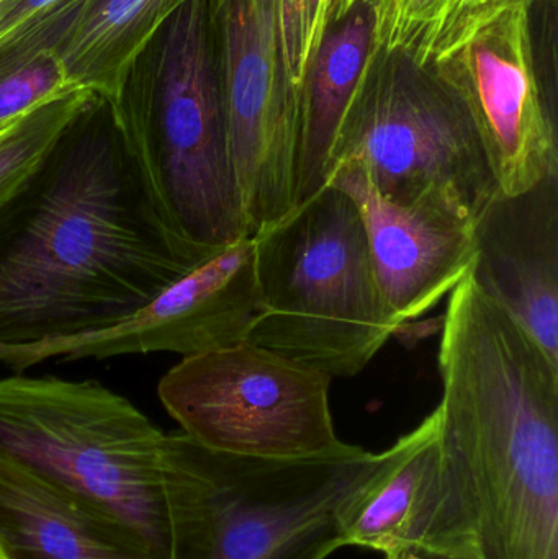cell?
Here are the masks:
<instances>
[{
  "label": "cell",
  "mask_w": 558,
  "mask_h": 559,
  "mask_svg": "<svg viewBox=\"0 0 558 559\" xmlns=\"http://www.w3.org/2000/svg\"><path fill=\"white\" fill-rule=\"evenodd\" d=\"M380 2H383V0H380Z\"/></svg>",
  "instance_id": "27"
},
{
  "label": "cell",
  "mask_w": 558,
  "mask_h": 559,
  "mask_svg": "<svg viewBox=\"0 0 558 559\" xmlns=\"http://www.w3.org/2000/svg\"><path fill=\"white\" fill-rule=\"evenodd\" d=\"M92 97L97 95L69 88L20 115L0 130V205L38 166Z\"/></svg>",
  "instance_id": "18"
},
{
  "label": "cell",
  "mask_w": 558,
  "mask_h": 559,
  "mask_svg": "<svg viewBox=\"0 0 558 559\" xmlns=\"http://www.w3.org/2000/svg\"><path fill=\"white\" fill-rule=\"evenodd\" d=\"M383 559H465L446 557V555L431 554V551L405 550L399 554L385 555Z\"/></svg>",
  "instance_id": "24"
},
{
  "label": "cell",
  "mask_w": 558,
  "mask_h": 559,
  "mask_svg": "<svg viewBox=\"0 0 558 559\" xmlns=\"http://www.w3.org/2000/svg\"><path fill=\"white\" fill-rule=\"evenodd\" d=\"M12 121H13V120H12ZM9 123H10V121H9ZM9 123L0 124V130H2V128H3V127H7V124H9Z\"/></svg>",
  "instance_id": "25"
},
{
  "label": "cell",
  "mask_w": 558,
  "mask_h": 559,
  "mask_svg": "<svg viewBox=\"0 0 558 559\" xmlns=\"http://www.w3.org/2000/svg\"><path fill=\"white\" fill-rule=\"evenodd\" d=\"M454 2L383 0L380 2L379 45L389 49H412L415 55H422L444 25Z\"/></svg>",
  "instance_id": "20"
},
{
  "label": "cell",
  "mask_w": 558,
  "mask_h": 559,
  "mask_svg": "<svg viewBox=\"0 0 558 559\" xmlns=\"http://www.w3.org/2000/svg\"><path fill=\"white\" fill-rule=\"evenodd\" d=\"M0 559H3V558H2V555H0Z\"/></svg>",
  "instance_id": "26"
},
{
  "label": "cell",
  "mask_w": 558,
  "mask_h": 559,
  "mask_svg": "<svg viewBox=\"0 0 558 559\" xmlns=\"http://www.w3.org/2000/svg\"><path fill=\"white\" fill-rule=\"evenodd\" d=\"M88 0H0V79L59 43Z\"/></svg>",
  "instance_id": "19"
},
{
  "label": "cell",
  "mask_w": 558,
  "mask_h": 559,
  "mask_svg": "<svg viewBox=\"0 0 558 559\" xmlns=\"http://www.w3.org/2000/svg\"><path fill=\"white\" fill-rule=\"evenodd\" d=\"M504 2H507V0H504Z\"/></svg>",
  "instance_id": "28"
},
{
  "label": "cell",
  "mask_w": 558,
  "mask_h": 559,
  "mask_svg": "<svg viewBox=\"0 0 558 559\" xmlns=\"http://www.w3.org/2000/svg\"><path fill=\"white\" fill-rule=\"evenodd\" d=\"M216 252L174 231L92 97L0 205V347L110 328Z\"/></svg>",
  "instance_id": "1"
},
{
  "label": "cell",
  "mask_w": 558,
  "mask_h": 559,
  "mask_svg": "<svg viewBox=\"0 0 558 559\" xmlns=\"http://www.w3.org/2000/svg\"><path fill=\"white\" fill-rule=\"evenodd\" d=\"M356 0H324L323 28L330 23L336 22L341 16L346 15L347 10L353 7Z\"/></svg>",
  "instance_id": "23"
},
{
  "label": "cell",
  "mask_w": 558,
  "mask_h": 559,
  "mask_svg": "<svg viewBox=\"0 0 558 559\" xmlns=\"http://www.w3.org/2000/svg\"><path fill=\"white\" fill-rule=\"evenodd\" d=\"M72 87L55 52H45L0 79V124Z\"/></svg>",
  "instance_id": "21"
},
{
  "label": "cell",
  "mask_w": 558,
  "mask_h": 559,
  "mask_svg": "<svg viewBox=\"0 0 558 559\" xmlns=\"http://www.w3.org/2000/svg\"><path fill=\"white\" fill-rule=\"evenodd\" d=\"M174 436L94 380L0 378V462L174 559Z\"/></svg>",
  "instance_id": "4"
},
{
  "label": "cell",
  "mask_w": 558,
  "mask_h": 559,
  "mask_svg": "<svg viewBox=\"0 0 558 559\" xmlns=\"http://www.w3.org/2000/svg\"><path fill=\"white\" fill-rule=\"evenodd\" d=\"M166 222L210 251L248 238L229 154L210 0H189L144 46L110 102Z\"/></svg>",
  "instance_id": "3"
},
{
  "label": "cell",
  "mask_w": 558,
  "mask_h": 559,
  "mask_svg": "<svg viewBox=\"0 0 558 559\" xmlns=\"http://www.w3.org/2000/svg\"><path fill=\"white\" fill-rule=\"evenodd\" d=\"M336 170L357 174L399 205L446 197L475 223L501 190L454 79L412 49L380 45L331 150L328 177Z\"/></svg>",
  "instance_id": "7"
},
{
  "label": "cell",
  "mask_w": 558,
  "mask_h": 559,
  "mask_svg": "<svg viewBox=\"0 0 558 559\" xmlns=\"http://www.w3.org/2000/svg\"><path fill=\"white\" fill-rule=\"evenodd\" d=\"M377 453L274 460L212 452L176 432L170 460L174 559H328L341 512Z\"/></svg>",
  "instance_id": "6"
},
{
  "label": "cell",
  "mask_w": 558,
  "mask_h": 559,
  "mask_svg": "<svg viewBox=\"0 0 558 559\" xmlns=\"http://www.w3.org/2000/svg\"><path fill=\"white\" fill-rule=\"evenodd\" d=\"M229 154L248 238L297 205L300 88L277 0H210Z\"/></svg>",
  "instance_id": "9"
},
{
  "label": "cell",
  "mask_w": 558,
  "mask_h": 559,
  "mask_svg": "<svg viewBox=\"0 0 558 559\" xmlns=\"http://www.w3.org/2000/svg\"><path fill=\"white\" fill-rule=\"evenodd\" d=\"M331 377L246 341L182 358L157 394L180 432L212 452L301 460L353 449L334 429Z\"/></svg>",
  "instance_id": "8"
},
{
  "label": "cell",
  "mask_w": 558,
  "mask_h": 559,
  "mask_svg": "<svg viewBox=\"0 0 558 559\" xmlns=\"http://www.w3.org/2000/svg\"><path fill=\"white\" fill-rule=\"evenodd\" d=\"M258 280L251 238L226 246L110 328L38 344L0 347L15 373L48 360L177 354L182 358L233 347L258 319Z\"/></svg>",
  "instance_id": "11"
},
{
  "label": "cell",
  "mask_w": 558,
  "mask_h": 559,
  "mask_svg": "<svg viewBox=\"0 0 558 559\" xmlns=\"http://www.w3.org/2000/svg\"><path fill=\"white\" fill-rule=\"evenodd\" d=\"M3 559H161L133 532L0 462Z\"/></svg>",
  "instance_id": "16"
},
{
  "label": "cell",
  "mask_w": 558,
  "mask_h": 559,
  "mask_svg": "<svg viewBox=\"0 0 558 559\" xmlns=\"http://www.w3.org/2000/svg\"><path fill=\"white\" fill-rule=\"evenodd\" d=\"M379 0H356L321 33L301 84L297 203L327 186L337 131L379 48Z\"/></svg>",
  "instance_id": "15"
},
{
  "label": "cell",
  "mask_w": 558,
  "mask_h": 559,
  "mask_svg": "<svg viewBox=\"0 0 558 559\" xmlns=\"http://www.w3.org/2000/svg\"><path fill=\"white\" fill-rule=\"evenodd\" d=\"M534 0H507L442 36L418 61L441 66L462 88L484 133L501 192L558 176L556 92L537 71Z\"/></svg>",
  "instance_id": "10"
},
{
  "label": "cell",
  "mask_w": 558,
  "mask_h": 559,
  "mask_svg": "<svg viewBox=\"0 0 558 559\" xmlns=\"http://www.w3.org/2000/svg\"><path fill=\"white\" fill-rule=\"evenodd\" d=\"M471 277L558 365V176L495 195L475 223Z\"/></svg>",
  "instance_id": "14"
},
{
  "label": "cell",
  "mask_w": 558,
  "mask_h": 559,
  "mask_svg": "<svg viewBox=\"0 0 558 559\" xmlns=\"http://www.w3.org/2000/svg\"><path fill=\"white\" fill-rule=\"evenodd\" d=\"M327 183L359 205L383 299L400 324L431 311L471 274L475 219L458 203L431 195L399 205L349 170H336Z\"/></svg>",
  "instance_id": "13"
},
{
  "label": "cell",
  "mask_w": 558,
  "mask_h": 559,
  "mask_svg": "<svg viewBox=\"0 0 558 559\" xmlns=\"http://www.w3.org/2000/svg\"><path fill=\"white\" fill-rule=\"evenodd\" d=\"M251 239L261 305L252 344L351 378L402 328L383 299L363 213L346 190L327 183Z\"/></svg>",
  "instance_id": "5"
},
{
  "label": "cell",
  "mask_w": 558,
  "mask_h": 559,
  "mask_svg": "<svg viewBox=\"0 0 558 559\" xmlns=\"http://www.w3.org/2000/svg\"><path fill=\"white\" fill-rule=\"evenodd\" d=\"M189 0H88L56 48L72 87L115 100L131 64Z\"/></svg>",
  "instance_id": "17"
},
{
  "label": "cell",
  "mask_w": 558,
  "mask_h": 559,
  "mask_svg": "<svg viewBox=\"0 0 558 559\" xmlns=\"http://www.w3.org/2000/svg\"><path fill=\"white\" fill-rule=\"evenodd\" d=\"M439 439L484 559H558V365L467 275L446 306Z\"/></svg>",
  "instance_id": "2"
},
{
  "label": "cell",
  "mask_w": 558,
  "mask_h": 559,
  "mask_svg": "<svg viewBox=\"0 0 558 559\" xmlns=\"http://www.w3.org/2000/svg\"><path fill=\"white\" fill-rule=\"evenodd\" d=\"M282 43L292 81L301 92L308 62L323 33L324 0H277Z\"/></svg>",
  "instance_id": "22"
},
{
  "label": "cell",
  "mask_w": 558,
  "mask_h": 559,
  "mask_svg": "<svg viewBox=\"0 0 558 559\" xmlns=\"http://www.w3.org/2000/svg\"><path fill=\"white\" fill-rule=\"evenodd\" d=\"M343 547L484 559L471 492L442 449L439 411L400 437L341 512Z\"/></svg>",
  "instance_id": "12"
}]
</instances>
